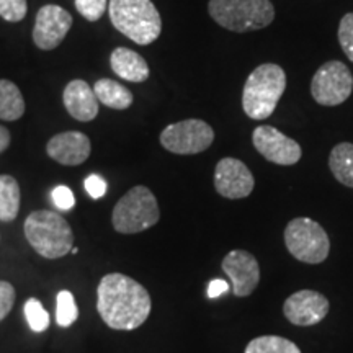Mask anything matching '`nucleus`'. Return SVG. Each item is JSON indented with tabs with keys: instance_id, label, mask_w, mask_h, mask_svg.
Masks as SVG:
<instances>
[{
	"instance_id": "nucleus-7",
	"label": "nucleus",
	"mask_w": 353,
	"mask_h": 353,
	"mask_svg": "<svg viewBox=\"0 0 353 353\" xmlns=\"http://www.w3.org/2000/svg\"><path fill=\"white\" fill-rule=\"evenodd\" d=\"M285 244L288 252L299 262L322 263L330 252L327 232L316 221L294 218L285 229Z\"/></svg>"
},
{
	"instance_id": "nucleus-28",
	"label": "nucleus",
	"mask_w": 353,
	"mask_h": 353,
	"mask_svg": "<svg viewBox=\"0 0 353 353\" xmlns=\"http://www.w3.org/2000/svg\"><path fill=\"white\" fill-rule=\"evenodd\" d=\"M51 198H52V203H54L57 210L69 211L74 208V205H76V198H74L72 190H70L69 187H65V185H59V187H56L54 190H52Z\"/></svg>"
},
{
	"instance_id": "nucleus-26",
	"label": "nucleus",
	"mask_w": 353,
	"mask_h": 353,
	"mask_svg": "<svg viewBox=\"0 0 353 353\" xmlns=\"http://www.w3.org/2000/svg\"><path fill=\"white\" fill-rule=\"evenodd\" d=\"M76 8L85 20L97 21L107 12V0H76Z\"/></svg>"
},
{
	"instance_id": "nucleus-12",
	"label": "nucleus",
	"mask_w": 353,
	"mask_h": 353,
	"mask_svg": "<svg viewBox=\"0 0 353 353\" xmlns=\"http://www.w3.org/2000/svg\"><path fill=\"white\" fill-rule=\"evenodd\" d=\"M72 26V17L59 6H44L38 10L33 28V41L39 50L51 51L64 41Z\"/></svg>"
},
{
	"instance_id": "nucleus-6",
	"label": "nucleus",
	"mask_w": 353,
	"mask_h": 353,
	"mask_svg": "<svg viewBox=\"0 0 353 353\" xmlns=\"http://www.w3.org/2000/svg\"><path fill=\"white\" fill-rule=\"evenodd\" d=\"M161 211L154 193L144 185L131 188L113 208L112 224L120 234H138L156 226Z\"/></svg>"
},
{
	"instance_id": "nucleus-9",
	"label": "nucleus",
	"mask_w": 353,
	"mask_h": 353,
	"mask_svg": "<svg viewBox=\"0 0 353 353\" xmlns=\"http://www.w3.org/2000/svg\"><path fill=\"white\" fill-rule=\"evenodd\" d=\"M353 76L341 61H329L316 70L311 81V95L319 105L335 107L352 95Z\"/></svg>"
},
{
	"instance_id": "nucleus-15",
	"label": "nucleus",
	"mask_w": 353,
	"mask_h": 353,
	"mask_svg": "<svg viewBox=\"0 0 353 353\" xmlns=\"http://www.w3.org/2000/svg\"><path fill=\"white\" fill-rule=\"evenodd\" d=\"M46 152L63 165H81L90 157L92 144L88 136L81 131H64L48 141Z\"/></svg>"
},
{
	"instance_id": "nucleus-5",
	"label": "nucleus",
	"mask_w": 353,
	"mask_h": 353,
	"mask_svg": "<svg viewBox=\"0 0 353 353\" xmlns=\"http://www.w3.org/2000/svg\"><path fill=\"white\" fill-rule=\"evenodd\" d=\"M208 12L216 23L234 33L267 28L275 19L270 0H210Z\"/></svg>"
},
{
	"instance_id": "nucleus-10",
	"label": "nucleus",
	"mask_w": 353,
	"mask_h": 353,
	"mask_svg": "<svg viewBox=\"0 0 353 353\" xmlns=\"http://www.w3.org/2000/svg\"><path fill=\"white\" fill-rule=\"evenodd\" d=\"M252 143L259 154L276 165H294L303 156L301 145L273 126L255 128Z\"/></svg>"
},
{
	"instance_id": "nucleus-30",
	"label": "nucleus",
	"mask_w": 353,
	"mask_h": 353,
	"mask_svg": "<svg viewBox=\"0 0 353 353\" xmlns=\"http://www.w3.org/2000/svg\"><path fill=\"white\" fill-rule=\"evenodd\" d=\"M85 190L87 193L95 200H99L107 193V182L100 175H90L85 179Z\"/></svg>"
},
{
	"instance_id": "nucleus-25",
	"label": "nucleus",
	"mask_w": 353,
	"mask_h": 353,
	"mask_svg": "<svg viewBox=\"0 0 353 353\" xmlns=\"http://www.w3.org/2000/svg\"><path fill=\"white\" fill-rule=\"evenodd\" d=\"M28 13V6L26 0H0V17L3 20L12 21H21Z\"/></svg>"
},
{
	"instance_id": "nucleus-2",
	"label": "nucleus",
	"mask_w": 353,
	"mask_h": 353,
	"mask_svg": "<svg viewBox=\"0 0 353 353\" xmlns=\"http://www.w3.org/2000/svg\"><path fill=\"white\" fill-rule=\"evenodd\" d=\"M286 88L285 69L278 64H262L247 77L242 92V108L252 120H267L275 112Z\"/></svg>"
},
{
	"instance_id": "nucleus-31",
	"label": "nucleus",
	"mask_w": 353,
	"mask_h": 353,
	"mask_svg": "<svg viewBox=\"0 0 353 353\" xmlns=\"http://www.w3.org/2000/svg\"><path fill=\"white\" fill-rule=\"evenodd\" d=\"M229 290V283L226 280H219V278H216V280L211 281L208 285V298L211 299H216L219 298L221 294L228 293Z\"/></svg>"
},
{
	"instance_id": "nucleus-19",
	"label": "nucleus",
	"mask_w": 353,
	"mask_h": 353,
	"mask_svg": "<svg viewBox=\"0 0 353 353\" xmlns=\"http://www.w3.org/2000/svg\"><path fill=\"white\" fill-rule=\"evenodd\" d=\"M329 167L337 182L353 188V144L341 143L335 145L330 152Z\"/></svg>"
},
{
	"instance_id": "nucleus-21",
	"label": "nucleus",
	"mask_w": 353,
	"mask_h": 353,
	"mask_svg": "<svg viewBox=\"0 0 353 353\" xmlns=\"http://www.w3.org/2000/svg\"><path fill=\"white\" fill-rule=\"evenodd\" d=\"M20 185L12 175H0V221L12 223L20 211Z\"/></svg>"
},
{
	"instance_id": "nucleus-22",
	"label": "nucleus",
	"mask_w": 353,
	"mask_h": 353,
	"mask_svg": "<svg viewBox=\"0 0 353 353\" xmlns=\"http://www.w3.org/2000/svg\"><path fill=\"white\" fill-rule=\"evenodd\" d=\"M244 353H301V350L288 339L278 335H262L250 341Z\"/></svg>"
},
{
	"instance_id": "nucleus-27",
	"label": "nucleus",
	"mask_w": 353,
	"mask_h": 353,
	"mask_svg": "<svg viewBox=\"0 0 353 353\" xmlns=\"http://www.w3.org/2000/svg\"><path fill=\"white\" fill-rule=\"evenodd\" d=\"M339 43H341L343 52L353 63V13L343 15L339 25Z\"/></svg>"
},
{
	"instance_id": "nucleus-13",
	"label": "nucleus",
	"mask_w": 353,
	"mask_h": 353,
	"mask_svg": "<svg viewBox=\"0 0 353 353\" xmlns=\"http://www.w3.org/2000/svg\"><path fill=\"white\" fill-rule=\"evenodd\" d=\"M283 312L291 324L309 327L325 319L329 312V301L319 291L301 290L286 299Z\"/></svg>"
},
{
	"instance_id": "nucleus-4",
	"label": "nucleus",
	"mask_w": 353,
	"mask_h": 353,
	"mask_svg": "<svg viewBox=\"0 0 353 353\" xmlns=\"http://www.w3.org/2000/svg\"><path fill=\"white\" fill-rule=\"evenodd\" d=\"M25 236L34 252L44 259H61L74 245L72 228L56 211H33L25 221Z\"/></svg>"
},
{
	"instance_id": "nucleus-20",
	"label": "nucleus",
	"mask_w": 353,
	"mask_h": 353,
	"mask_svg": "<svg viewBox=\"0 0 353 353\" xmlns=\"http://www.w3.org/2000/svg\"><path fill=\"white\" fill-rule=\"evenodd\" d=\"M25 113V100L15 83L0 79V120L17 121Z\"/></svg>"
},
{
	"instance_id": "nucleus-3",
	"label": "nucleus",
	"mask_w": 353,
	"mask_h": 353,
	"mask_svg": "<svg viewBox=\"0 0 353 353\" xmlns=\"http://www.w3.org/2000/svg\"><path fill=\"white\" fill-rule=\"evenodd\" d=\"M110 20L118 32L141 46L161 37L162 20L151 0H110Z\"/></svg>"
},
{
	"instance_id": "nucleus-32",
	"label": "nucleus",
	"mask_w": 353,
	"mask_h": 353,
	"mask_svg": "<svg viewBox=\"0 0 353 353\" xmlns=\"http://www.w3.org/2000/svg\"><path fill=\"white\" fill-rule=\"evenodd\" d=\"M8 145H10V132L7 128L0 126V154L6 151Z\"/></svg>"
},
{
	"instance_id": "nucleus-11",
	"label": "nucleus",
	"mask_w": 353,
	"mask_h": 353,
	"mask_svg": "<svg viewBox=\"0 0 353 353\" xmlns=\"http://www.w3.org/2000/svg\"><path fill=\"white\" fill-rule=\"evenodd\" d=\"M255 180L244 162L234 157L221 159L214 169V188L228 200H241L254 192Z\"/></svg>"
},
{
	"instance_id": "nucleus-17",
	"label": "nucleus",
	"mask_w": 353,
	"mask_h": 353,
	"mask_svg": "<svg viewBox=\"0 0 353 353\" xmlns=\"http://www.w3.org/2000/svg\"><path fill=\"white\" fill-rule=\"evenodd\" d=\"M110 64L113 72L125 81L139 83L149 77V65L144 57L128 48H117L110 56Z\"/></svg>"
},
{
	"instance_id": "nucleus-8",
	"label": "nucleus",
	"mask_w": 353,
	"mask_h": 353,
	"mask_svg": "<svg viewBox=\"0 0 353 353\" xmlns=\"http://www.w3.org/2000/svg\"><path fill=\"white\" fill-rule=\"evenodd\" d=\"M214 141V131L203 120H183L169 125L161 132L162 148L172 154L192 156L210 148Z\"/></svg>"
},
{
	"instance_id": "nucleus-14",
	"label": "nucleus",
	"mask_w": 353,
	"mask_h": 353,
	"mask_svg": "<svg viewBox=\"0 0 353 353\" xmlns=\"http://www.w3.org/2000/svg\"><path fill=\"white\" fill-rule=\"evenodd\" d=\"M223 270L231 280L236 296L252 294L260 283V267L257 259L247 250L234 249L223 259Z\"/></svg>"
},
{
	"instance_id": "nucleus-24",
	"label": "nucleus",
	"mask_w": 353,
	"mask_h": 353,
	"mask_svg": "<svg viewBox=\"0 0 353 353\" xmlns=\"http://www.w3.org/2000/svg\"><path fill=\"white\" fill-rule=\"evenodd\" d=\"M25 317L26 322H28L30 329L33 332H44L50 325V314L46 312V309L43 307V304L38 301V299L30 298L28 301L25 303Z\"/></svg>"
},
{
	"instance_id": "nucleus-29",
	"label": "nucleus",
	"mask_w": 353,
	"mask_h": 353,
	"mask_svg": "<svg viewBox=\"0 0 353 353\" xmlns=\"http://www.w3.org/2000/svg\"><path fill=\"white\" fill-rule=\"evenodd\" d=\"M15 303V288L8 281H0V321L10 314Z\"/></svg>"
},
{
	"instance_id": "nucleus-18",
	"label": "nucleus",
	"mask_w": 353,
	"mask_h": 353,
	"mask_svg": "<svg viewBox=\"0 0 353 353\" xmlns=\"http://www.w3.org/2000/svg\"><path fill=\"white\" fill-rule=\"evenodd\" d=\"M94 92L99 103L113 110H126L132 103V94L125 85L112 79H100L95 82Z\"/></svg>"
},
{
	"instance_id": "nucleus-1",
	"label": "nucleus",
	"mask_w": 353,
	"mask_h": 353,
	"mask_svg": "<svg viewBox=\"0 0 353 353\" xmlns=\"http://www.w3.org/2000/svg\"><path fill=\"white\" fill-rule=\"evenodd\" d=\"M151 294L143 285L123 273H108L97 288V311L114 330H134L151 314Z\"/></svg>"
},
{
	"instance_id": "nucleus-16",
	"label": "nucleus",
	"mask_w": 353,
	"mask_h": 353,
	"mask_svg": "<svg viewBox=\"0 0 353 353\" xmlns=\"http://www.w3.org/2000/svg\"><path fill=\"white\" fill-rule=\"evenodd\" d=\"M64 107L74 120L87 123L95 120L99 114V100H97L94 88L85 81L76 79L70 81L64 88L63 94Z\"/></svg>"
},
{
	"instance_id": "nucleus-23",
	"label": "nucleus",
	"mask_w": 353,
	"mask_h": 353,
	"mask_svg": "<svg viewBox=\"0 0 353 353\" xmlns=\"http://www.w3.org/2000/svg\"><path fill=\"white\" fill-rule=\"evenodd\" d=\"M57 306H56V322L59 327H69L79 317V307L74 299V294L68 290L57 293Z\"/></svg>"
}]
</instances>
